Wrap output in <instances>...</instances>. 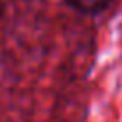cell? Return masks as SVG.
<instances>
[{"label":"cell","mask_w":122,"mask_h":122,"mask_svg":"<svg viewBox=\"0 0 122 122\" xmlns=\"http://www.w3.org/2000/svg\"><path fill=\"white\" fill-rule=\"evenodd\" d=\"M4 13H5V0H0V18L4 16Z\"/></svg>","instance_id":"2"},{"label":"cell","mask_w":122,"mask_h":122,"mask_svg":"<svg viewBox=\"0 0 122 122\" xmlns=\"http://www.w3.org/2000/svg\"><path fill=\"white\" fill-rule=\"evenodd\" d=\"M113 0H66V4L72 5L76 11L84 15H99L106 11Z\"/></svg>","instance_id":"1"}]
</instances>
